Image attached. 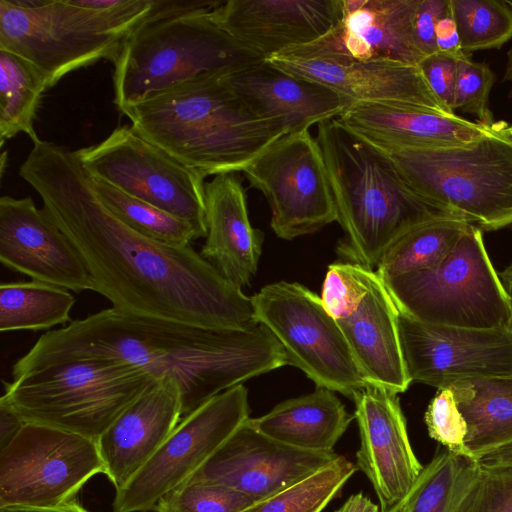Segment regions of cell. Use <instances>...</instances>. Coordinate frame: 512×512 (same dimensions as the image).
I'll list each match as a JSON object with an SVG mask.
<instances>
[{"mask_svg":"<svg viewBox=\"0 0 512 512\" xmlns=\"http://www.w3.org/2000/svg\"><path fill=\"white\" fill-rule=\"evenodd\" d=\"M507 125L497 121L491 134L462 147L370 143L393 162L419 195L481 229L497 230L512 227V139Z\"/></svg>","mask_w":512,"mask_h":512,"instance_id":"cell-7","label":"cell"},{"mask_svg":"<svg viewBox=\"0 0 512 512\" xmlns=\"http://www.w3.org/2000/svg\"><path fill=\"white\" fill-rule=\"evenodd\" d=\"M233 90L283 135L338 118L351 102L325 85L290 74L265 60L227 76Z\"/></svg>","mask_w":512,"mask_h":512,"instance_id":"cell-23","label":"cell"},{"mask_svg":"<svg viewBox=\"0 0 512 512\" xmlns=\"http://www.w3.org/2000/svg\"><path fill=\"white\" fill-rule=\"evenodd\" d=\"M461 462L462 457L447 449L438 451L423 468L397 512H440Z\"/></svg>","mask_w":512,"mask_h":512,"instance_id":"cell-37","label":"cell"},{"mask_svg":"<svg viewBox=\"0 0 512 512\" xmlns=\"http://www.w3.org/2000/svg\"><path fill=\"white\" fill-rule=\"evenodd\" d=\"M449 387L467 424L465 444L473 462L512 444V374L460 380Z\"/></svg>","mask_w":512,"mask_h":512,"instance_id":"cell-28","label":"cell"},{"mask_svg":"<svg viewBox=\"0 0 512 512\" xmlns=\"http://www.w3.org/2000/svg\"><path fill=\"white\" fill-rule=\"evenodd\" d=\"M141 368L110 358H72L3 381L0 398L25 423L97 439L152 383Z\"/></svg>","mask_w":512,"mask_h":512,"instance_id":"cell-6","label":"cell"},{"mask_svg":"<svg viewBox=\"0 0 512 512\" xmlns=\"http://www.w3.org/2000/svg\"><path fill=\"white\" fill-rule=\"evenodd\" d=\"M232 488L204 481L187 480L160 498L156 512H241L254 504Z\"/></svg>","mask_w":512,"mask_h":512,"instance_id":"cell-36","label":"cell"},{"mask_svg":"<svg viewBox=\"0 0 512 512\" xmlns=\"http://www.w3.org/2000/svg\"><path fill=\"white\" fill-rule=\"evenodd\" d=\"M450 4L464 53L499 49L512 38V7L507 0H450Z\"/></svg>","mask_w":512,"mask_h":512,"instance_id":"cell-35","label":"cell"},{"mask_svg":"<svg viewBox=\"0 0 512 512\" xmlns=\"http://www.w3.org/2000/svg\"><path fill=\"white\" fill-rule=\"evenodd\" d=\"M503 79L505 81L510 82L511 88H510V91H509V97H512V49H510L507 52V64H506V70H505V74H504V78Z\"/></svg>","mask_w":512,"mask_h":512,"instance_id":"cell-49","label":"cell"},{"mask_svg":"<svg viewBox=\"0 0 512 512\" xmlns=\"http://www.w3.org/2000/svg\"><path fill=\"white\" fill-rule=\"evenodd\" d=\"M228 75L197 77L121 113L141 137L203 177L243 172L283 134L245 103Z\"/></svg>","mask_w":512,"mask_h":512,"instance_id":"cell-3","label":"cell"},{"mask_svg":"<svg viewBox=\"0 0 512 512\" xmlns=\"http://www.w3.org/2000/svg\"><path fill=\"white\" fill-rule=\"evenodd\" d=\"M76 154L91 177L187 221L199 238L206 237L205 177L132 127H118Z\"/></svg>","mask_w":512,"mask_h":512,"instance_id":"cell-11","label":"cell"},{"mask_svg":"<svg viewBox=\"0 0 512 512\" xmlns=\"http://www.w3.org/2000/svg\"><path fill=\"white\" fill-rule=\"evenodd\" d=\"M398 308L374 271L368 289L354 310L336 320L366 381L396 394L411 380L402 355Z\"/></svg>","mask_w":512,"mask_h":512,"instance_id":"cell-25","label":"cell"},{"mask_svg":"<svg viewBox=\"0 0 512 512\" xmlns=\"http://www.w3.org/2000/svg\"><path fill=\"white\" fill-rule=\"evenodd\" d=\"M212 10L146 23L123 41L111 60L119 111L197 77L228 75L265 60L223 31Z\"/></svg>","mask_w":512,"mask_h":512,"instance_id":"cell-5","label":"cell"},{"mask_svg":"<svg viewBox=\"0 0 512 512\" xmlns=\"http://www.w3.org/2000/svg\"><path fill=\"white\" fill-rule=\"evenodd\" d=\"M506 132L508 133V135L511 137L512 139V125H507L506 127Z\"/></svg>","mask_w":512,"mask_h":512,"instance_id":"cell-50","label":"cell"},{"mask_svg":"<svg viewBox=\"0 0 512 512\" xmlns=\"http://www.w3.org/2000/svg\"><path fill=\"white\" fill-rule=\"evenodd\" d=\"M357 467L344 456L303 481L241 512H321L341 491Z\"/></svg>","mask_w":512,"mask_h":512,"instance_id":"cell-34","label":"cell"},{"mask_svg":"<svg viewBox=\"0 0 512 512\" xmlns=\"http://www.w3.org/2000/svg\"><path fill=\"white\" fill-rule=\"evenodd\" d=\"M470 224L460 218H437L412 227L388 248L376 273L386 279L437 267Z\"/></svg>","mask_w":512,"mask_h":512,"instance_id":"cell-30","label":"cell"},{"mask_svg":"<svg viewBox=\"0 0 512 512\" xmlns=\"http://www.w3.org/2000/svg\"><path fill=\"white\" fill-rule=\"evenodd\" d=\"M0 512H89L76 501L54 508H29V507H6L0 508Z\"/></svg>","mask_w":512,"mask_h":512,"instance_id":"cell-47","label":"cell"},{"mask_svg":"<svg viewBox=\"0 0 512 512\" xmlns=\"http://www.w3.org/2000/svg\"><path fill=\"white\" fill-rule=\"evenodd\" d=\"M507 2L512 7V0H507Z\"/></svg>","mask_w":512,"mask_h":512,"instance_id":"cell-51","label":"cell"},{"mask_svg":"<svg viewBox=\"0 0 512 512\" xmlns=\"http://www.w3.org/2000/svg\"><path fill=\"white\" fill-rule=\"evenodd\" d=\"M243 174L267 199L270 225L279 238L312 234L338 220L323 153L309 130L278 138Z\"/></svg>","mask_w":512,"mask_h":512,"instance_id":"cell-13","label":"cell"},{"mask_svg":"<svg viewBox=\"0 0 512 512\" xmlns=\"http://www.w3.org/2000/svg\"><path fill=\"white\" fill-rule=\"evenodd\" d=\"M249 420L257 430L283 444L308 451H333L353 416L333 391L317 387Z\"/></svg>","mask_w":512,"mask_h":512,"instance_id":"cell-27","label":"cell"},{"mask_svg":"<svg viewBox=\"0 0 512 512\" xmlns=\"http://www.w3.org/2000/svg\"><path fill=\"white\" fill-rule=\"evenodd\" d=\"M382 280L398 310L419 321L474 329L507 328L508 297L477 225L468 226L437 267Z\"/></svg>","mask_w":512,"mask_h":512,"instance_id":"cell-8","label":"cell"},{"mask_svg":"<svg viewBox=\"0 0 512 512\" xmlns=\"http://www.w3.org/2000/svg\"><path fill=\"white\" fill-rule=\"evenodd\" d=\"M494 82L495 75L488 65L474 61L471 54L460 53L453 110L472 114L478 122L493 126L496 121L489 108V96Z\"/></svg>","mask_w":512,"mask_h":512,"instance_id":"cell-38","label":"cell"},{"mask_svg":"<svg viewBox=\"0 0 512 512\" xmlns=\"http://www.w3.org/2000/svg\"><path fill=\"white\" fill-rule=\"evenodd\" d=\"M498 275L509 301L510 319L506 329L512 337V264L508 266L504 271L498 273Z\"/></svg>","mask_w":512,"mask_h":512,"instance_id":"cell-48","label":"cell"},{"mask_svg":"<svg viewBox=\"0 0 512 512\" xmlns=\"http://www.w3.org/2000/svg\"><path fill=\"white\" fill-rule=\"evenodd\" d=\"M207 234L200 254L233 284L250 285L262 251L264 234L249 220L245 190L234 173L205 184Z\"/></svg>","mask_w":512,"mask_h":512,"instance_id":"cell-26","label":"cell"},{"mask_svg":"<svg viewBox=\"0 0 512 512\" xmlns=\"http://www.w3.org/2000/svg\"><path fill=\"white\" fill-rule=\"evenodd\" d=\"M425 423L432 439L451 453L472 461L465 444L467 424L449 386L438 389L425 412Z\"/></svg>","mask_w":512,"mask_h":512,"instance_id":"cell-40","label":"cell"},{"mask_svg":"<svg viewBox=\"0 0 512 512\" xmlns=\"http://www.w3.org/2000/svg\"><path fill=\"white\" fill-rule=\"evenodd\" d=\"M477 463L484 467H512V444L485 455Z\"/></svg>","mask_w":512,"mask_h":512,"instance_id":"cell-46","label":"cell"},{"mask_svg":"<svg viewBox=\"0 0 512 512\" xmlns=\"http://www.w3.org/2000/svg\"><path fill=\"white\" fill-rule=\"evenodd\" d=\"M214 22L263 59L312 43L342 18L341 0H228Z\"/></svg>","mask_w":512,"mask_h":512,"instance_id":"cell-20","label":"cell"},{"mask_svg":"<svg viewBox=\"0 0 512 512\" xmlns=\"http://www.w3.org/2000/svg\"><path fill=\"white\" fill-rule=\"evenodd\" d=\"M335 512H380V508L360 492L350 496Z\"/></svg>","mask_w":512,"mask_h":512,"instance_id":"cell-45","label":"cell"},{"mask_svg":"<svg viewBox=\"0 0 512 512\" xmlns=\"http://www.w3.org/2000/svg\"><path fill=\"white\" fill-rule=\"evenodd\" d=\"M440 512H512V467H484L462 458Z\"/></svg>","mask_w":512,"mask_h":512,"instance_id":"cell-33","label":"cell"},{"mask_svg":"<svg viewBox=\"0 0 512 512\" xmlns=\"http://www.w3.org/2000/svg\"><path fill=\"white\" fill-rule=\"evenodd\" d=\"M125 39L80 0H0V49L31 62L51 87L76 69L112 60Z\"/></svg>","mask_w":512,"mask_h":512,"instance_id":"cell-9","label":"cell"},{"mask_svg":"<svg viewBox=\"0 0 512 512\" xmlns=\"http://www.w3.org/2000/svg\"><path fill=\"white\" fill-rule=\"evenodd\" d=\"M374 270L351 262L328 266L321 300L330 316L339 320L350 314L366 293Z\"/></svg>","mask_w":512,"mask_h":512,"instance_id":"cell-39","label":"cell"},{"mask_svg":"<svg viewBox=\"0 0 512 512\" xmlns=\"http://www.w3.org/2000/svg\"><path fill=\"white\" fill-rule=\"evenodd\" d=\"M19 175L80 253L92 290L113 308L211 329L258 325L251 298L191 245L151 239L119 220L97 197L76 151L39 140Z\"/></svg>","mask_w":512,"mask_h":512,"instance_id":"cell-1","label":"cell"},{"mask_svg":"<svg viewBox=\"0 0 512 512\" xmlns=\"http://www.w3.org/2000/svg\"><path fill=\"white\" fill-rule=\"evenodd\" d=\"M336 119L373 144L427 149L470 145L491 134L495 126L386 101L352 103Z\"/></svg>","mask_w":512,"mask_h":512,"instance_id":"cell-24","label":"cell"},{"mask_svg":"<svg viewBox=\"0 0 512 512\" xmlns=\"http://www.w3.org/2000/svg\"><path fill=\"white\" fill-rule=\"evenodd\" d=\"M103 473L97 441L26 423L0 450V508H54L69 504Z\"/></svg>","mask_w":512,"mask_h":512,"instance_id":"cell-12","label":"cell"},{"mask_svg":"<svg viewBox=\"0 0 512 512\" xmlns=\"http://www.w3.org/2000/svg\"><path fill=\"white\" fill-rule=\"evenodd\" d=\"M74 296L65 288L32 280L0 286V331L43 330L70 319Z\"/></svg>","mask_w":512,"mask_h":512,"instance_id":"cell-31","label":"cell"},{"mask_svg":"<svg viewBox=\"0 0 512 512\" xmlns=\"http://www.w3.org/2000/svg\"><path fill=\"white\" fill-rule=\"evenodd\" d=\"M398 330L411 382L441 389L460 380L512 374V337L506 328L430 324L399 311Z\"/></svg>","mask_w":512,"mask_h":512,"instance_id":"cell-15","label":"cell"},{"mask_svg":"<svg viewBox=\"0 0 512 512\" xmlns=\"http://www.w3.org/2000/svg\"><path fill=\"white\" fill-rule=\"evenodd\" d=\"M436 45L439 52L459 54L462 51L460 36L455 19L450 11L435 27Z\"/></svg>","mask_w":512,"mask_h":512,"instance_id":"cell-43","label":"cell"},{"mask_svg":"<svg viewBox=\"0 0 512 512\" xmlns=\"http://www.w3.org/2000/svg\"><path fill=\"white\" fill-rule=\"evenodd\" d=\"M249 418L188 480L220 484L258 502L339 457L334 451H308L283 444L257 430Z\"/></svg>","mask_w":512,"mask_h":512,"instance_id":"cell-16","label":"cell"},{"mask_svg":"<svg viewBox=\"0 0 512 512\" xmlns=\"http://www.w3.org/2000/svg\"><path fill=\"white\" fill-rule=\"evenodd\" d=\"M419 0H341L342 18L318 40L278 55L389 59L418 65L413 24Z\"/></svg>","mask_w":512,"mask_h":512,"instance_id":"cell-19","label":"cell"},{"mask_svg":"<svg viewBox=\"0 0 512 512\" xmlns=\"http://www.w3.org/2000/svg\"><path fill=\"white\" fill-rule=\"evenodd\" d=\"M249 418L248 390L231 387L183 417L142 469L116 491L113 512H148L187 481Z\"/></svg>","mask_w":512,"mask_h":512,"instance_id":"cell-14","label":"cell"},{"mask_svg":"<svg viewBox=\"0 0 512 512\" xmlns=\"http://www.w3.org/2000/svg\"><path fill=\"white\" fill-rule=\"evenodd\" d=\"M316 139L345 232L337 251L347 262L372 269L412 227L437 218L466 220L419 195L381 150L336 118L318 124Z\"/></svg>","mask_w":512,"mask_h":512,"instance_id":"cell-4","label":"cell"},{"mask_svg":"<svg viewBox=\"0 0 512 512\" xmlns=\"http://www.w3.org/2000/svg\"><path fill=\"white\" fill-rule=\"evenodd\" d=\"M250 298L255 321L280 342L288 364L317 387L353 400L369 385L337 321L317 294L299 283L280 281Z\"/></svg>","mask_w":512,"mask_h":512,"instance_id":"cell-10","label":"cell"},{"mask_svg":"<svg viewBox=\"0 0 512 512\" xmlns=\"http://www.w3.org/2000/svg\"><path fill=\"white\" fill-rule=\"evenodd\" d=\"M462 53V52H461ZM459 54L436 52L425 56L418 67L438 100L452 113Z\"/></svg>","mask_w":512,"mask_h":512,"instance_id":"cell-41","label":"cell"},{"mask_svg":"<svg viewBox=\"0 0 512 512\" xmlns=\"http://www.w3.org/2000/svg\"><path fill=\"white\" fill-rule=\"evenodd\" d=\"M451 11L450 0H419L413 24L415 44L422 55L438 52L435 27Z\"/></svg>","mask_w":512,"mask_h":512,"instance_id":"cell-42","label":"cell"},{"mask_svg":"<svg viewBox=\"0 0 512 512\" xmlns=\"http://www.w3.org/2000/svg\"><path fill=\"white\" fill-rule=\"evenodd\" d=\"M26 423L0 400V450L6 447Z\"/></svg>","mask_w":512,"mask_h":512,"instance_id":"cell-44","label":"cell"},{"mask_svg":"<svg viewBox=\"0 0 512 512\" xmlns=\"http://www.w3.org/2000/svg\"><path fill=\"white\" fill-rule=\"evenodd\" d=\"M290 74L320 83L355 102H399L450 112L434 95L418 65L389 59L304 58L275 55L265 59Z\"/></svg>","mask_w":512,"mask_h":512,"instance_id":"cell-21","label":"cell"},{"mask_svg":"<svg viewBox=\"0 0 512 512\" xmlns=\"http://www.w3.org/2000/svg\"><path fill=\"white\" fill-rule=\"evenodd\" d=\"M51 88L47 77L31 62L0 49V138L26 133L39 141L34 120L44 92Z\"/></svg>","mask_w":512,"mask_h":512,"instance_id":"cell-29","label":"cell"},{"mask_svg":"<svg viewBox=\"0 0 512 512\" xmlns=\"http://www.w3.org/2000/svg\"><path fill=\"white\" fill-rule=\"evenodd\" d=\"M90 178L100 201L134 231L175 246H187L199 238L187 221L133 198L100 179Z\"/></svg>","mask_w":512,"mask_h":512,"instance_id":"cell-32","label":"cell"},{"mask_svg":"<svg viewBox=\"0 0 512 512\" xmlns=\"http://www.w3.org/2000/svg\"><path fill=\"white\" fill-rule=\"evenodd\" d=\"M110 358L154 379H173L182 417L223 391L288 364L283 346L264 326L211 329L109 308L44 333L12 367V379L72 358Z\"/></svg>","mask_w":512,"mask_h":512,"instance_id":"cell-2","label":"cell"},{"mask_svg":"<svg viewBox=\"0 0 512 512\" xmlns=\"http://www.w3.org/2000/svg\"><path fill=\"white\" fill-rule=\"evenodd\" d=\"M0 261L32 280L75 292L92 290L80 253L31 197L0 198Z\"/></svg>","mask_w":512,"mask_h":512,"instance_id":"cell-18","label":"cell"},{"mask_svg":"<svg viewBox=\"0 0 512 512\" xmlns=\"http://www.w3.org/2000/svg\"><path fill=\"white\" fill-rule=\"evenodd\" d=\"M397 395L369 384L353 399L360 433L356 465L371 482L380 512H397L424 468L412 449Z\"/></svg>","mask_w":512,"mask_h":512,"instance_id":"cell-17","label":"cell"},{"mask_svg":"<svg viewBox=\"0 0 512 512\" xmlns=\"http://www.w3.org/2000/svg\"><path fill=\"white\" fill-rule=\"evenodd\" d=\"M181 410L178 384L155 381L97 439L104 474L116 491L156 453L180 422Z\"/></svg>","mask_w":512,"mask_h":512,"instance_id":"cell-22","label":"cell"}]
</instances>
